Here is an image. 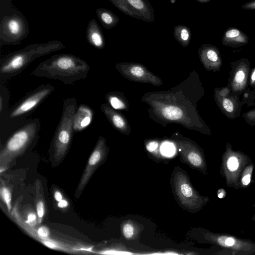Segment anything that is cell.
<instances>
[{"instance_id":"1","label":"cell","mask_w":255,"mask_h":255,"mask_svg":"<svg viewBox=\"0 0 255 255\" xmlns=\"http://www.w3.org/2000/svg\"><path fill=\"white\" fill-rule=\"evenodd\" d=\"M171 89L144 95L141 100L150 106V118L164 126L176 123L189 129H194L191 98L185 91L184 82Z\"/></svg>"},{"instance_id":"2","label":"cell","mask_w":255,"mask_h":255,"mask_svg":"<svg viewBox=\"0 0 255 255\" xmlns=\"http://www.w3.org/2000/svg\"><path fill=\"white\" fill-rule=\"evenodd\" d=\"M90 68L89 64L79 57L70 54H59L40 63L31 75L58 80L70 85L86 79Z\"/></svg>"},{"instance_id":"3","label":"cell","mask_w":255,"mask_h":255,"mask_svg":"<svg viewBox=\"0 0 255 255\" xmlns=\"http://www.w3.org/2000/svg\"><path fill=\"white\" fill-rule=\"evenodd\" d=\"M58 40L34 43L8 54L0 61V80L12 78L22 72L36 58L65 48Z\"/></svg>"},{"instance_id":"4","label":"cell","mask_w":255,"mask_h":255,"mask_svg":"<svg viewBox=\"0 0 255 255\" xmlns=\"http://www.w3.org/2000/svg\"><path fill=\"white\" fill-rule=\"evenodd\" d=\"M40 127L38 118L24 119L19 123L0 150V169L7 167L37 140Z\"/></svg>"},{"instance_id":"5","label":"cell","mask_w":255,"mask_h":255,"mask_svg":"<svg viewBox=\"0 0 255 255\" xmlns=\"http://www.w3.org/2000/svg\"><path fill=\"white\" fill-rule=\"evenodd\" d=\"M50 84L42 85L25 96L6 114L0 117V130L9 126L15 129L19 123L33 111L54 91Z\"/></svg>"},{"instance_id":"6","label":"cell","mask_w":255,"mask_h":255,"mask_svg":"<svg viewBox=\"0 0 255 255\" xmlns=\"http://www.w3.org/2000/svg\"><path fill=\"white\" fill-rule=\"evenodd\" d=\"M77 109L75 98L66 99L63 104L62 113L52 141L53 157L60 161L67 153L74 132L73 121Z\"/></svg>"},{"instance_id":"7","label":"cell","mask_w":255,"mask_h":255,"mask_svg":"<svg viewBox=\"0 0 255 255\" xmlns=\"http://www.w3.org/2000/svg\"><path fill=\"white\" fill-rule=\"evenodd\" d=\"M203 239L210 244L223 248L217 255H249L255 254V243L252 241L226 233L206 231Z\"/></svg>"},{"instance_id":"8","label":"cell","mask_w":255,"mask_h":255,"mask_svg":"<svg viewBox=\"0 0 255 255\" xmlns=\"http://www.w3.org/2000/svg\"><path fill=\"white\" fill-rule=\"evenodd\" d=\"M252 161L239 153L227 152L222 159L220 173L228 187L239 190L241 175L245 167Z\"/></svg>"},{"instance_id":"9","label":"cell","mask_w":255,"mask_h":255,"mask_svg":"<svg viewBox=\"0 0 255 255\" xmlns=\"http://www.w3.org/2000/svg\"><path fill=\"white\" fill-rule=\"evenodd\" d=\"M28 24L17 14L6 16L0 24V45H19L29 33Z\"/></svg>"},{"instance_id":"10","label":"cell","mask_w":255,"mask_h":255,"mask_svg":"<svg viewBox=\"0 0 255 255\" xmlns=\"http://www.w3.org/2000/svg\"><path fill=\"white\" fill-rule=\"evenodd\" d=\"M175 191L182 205L192 209H200L209 199L200 196L191 186L186 175L181 172H177L174 178Z\"/></svg>"},{"instance_id":"11","label":"cell","mask_w":255,"mask_h":255,"mask_svg":"<svg viewBox=\"0 0 255 255\" xmlns=\"http://www.w3.org/2000/svg\"><path fill=\"white\" fill-rule=\"evenodd\" d=\"M125 14L150 22L155 21L153 7L148 0H109Z\"/></svg>"},{"instance_id":"12","label":"cell","mask_w":255,"mask_h":255,"mask_svg":"<svg viewBox=\"0 0 255 255\" xmlns=\"http://www.w3.org/2000/svg\"><path fill=\"white\" fill-rule=\"evenodd\" d=\"M116 69L125 78L132 81L147 83L155 86H161V79L151 72L144 65L134 62H120Z\"/></svg>"},{"instance_id":"13","label":"cell","mask_w":255,"mask_h":255,"mask_svg":"<svg viewBox=\"0 0 255 255\" xmlns=\"http://www.w3.org/2000/svg\"><path fill=\"white\" fill-rule=\"evenodd\" d=\"M107 151L106 139L102 136H100L95 148L89 157L87 165L78 186L76 192L77 197L80 196L96 168L105 158Z\"/></svg>"},{"instance_id":"14","label":"cell","mask_w":255,"mask_h":255,"mask_svg":"<svg viewBox=\"0 0 255 255\" xmlns=\"http://www.w3.org/2000/svg\"><path fill=\"white\" fill-rule=\"evenodd\" d=\"M174 140L182 157L193 167L206 172V164L204 157L192 142L178 132L175 134Z\"/></svg>"},{"instance_id":"15","label":"cell","mask_w":255,"mask_h":255,"mask_svg":"<svg viewBox=\"0 0 255 255\" xmlns=\"http://www.w3.org/2000/svg\"><path fill=\"white\" fill-rule=\"evenodd\" d=\"M101 110L117 130L123 134H130L131 128L126 118L123 114L118 112L107 104H103L101 106Z\"/></svg>"},{"instance_id":"16","label":"cell","mask_w":255,"mask_h":255,"mask_svg":"<svg viewBox=\"0 0 255 255\" xmlns=\"http://www.w3.org/2000/svg\"><path fill=\"white\" fill-rule=\"evenodd\" d=\"M94 115L93 109L88 105L81 104L75 113L73 128L75 132L82 131L88 128L92 123Z\"/></svg>"},{"instance_id":"17","label":"cell","mask_w":255,"mask_h":255,"mask_svg":"<svg viewBox=\"0 0 255 255\" xmlns=\"http://www.w3.org/2000/svg\"><path fill=\"white\" fill-rule=\"evenodd\" d=\"M86 38L90 44L98 49H103L105 46L102 30L94 19L90 20L88 22Z\"/></svg>"},{"instance_id":"18","label":"cell","mask_w":255,"mask_h":255,"mask_svg":"<svg viewBox=\"0 0 255 255\" xmlns=\"http://www.w3.org/2000/svg\"><path fill=\"white\" fill-rule=\"evenodd\" d=\"M96 13L102 26L106 29L114 28L119 22V17L109 9L99 8Z\"/></svg>"},{"instance_id":"19","label":"cell","mask_w":255,"mask_h":255,"mask_svg":"<svg viewBox=\"0 0 255 255\" xmlns=\"http://www.w3.org/2000/svg\"><path fill=\"white\" fill-rule=\"evenodd\" d=\"M248 41V37L243 31L236 27H229L225 31L223 42L226 44H244Z\"/></svg>"},{"instance_id":"20","label":"cell","mask_w":255,"mask_h":255,"mask_svg":"<svg viewBox=\"0 0 255 255\" xmlns=\"http://www.w3.org/2000/svg\"><path fill=\"white\" fill-rule=\"evenodd\" d=\"M105 98L110 105L114 109L128 110L129 103L127 98L122 93L111 92L107 94Z\"/></svg>"},{"instance_id":"21","label":"cell","mask_w":255,"mask_h":255,"mask_svg":"<svg viewBox=\"0 0 255 255\" xmlns=\"http://www.w3.org/2000/svg\"><path fill=\"white\" fill-rule=\"evenodd\" d=\"M175 39L182 46H187L190 42L192 33L190 28L186 25L179 24L173 28Z\"/></svg>"},{"instance_id":"22","label":"cell","mask_w":255,"mask_h":255,"mask_svg":"<svg viewBox=\"0 0 255 255\" xmlns=\"http://www.w3.org/2000/svg\"><path fill=\"white\" fill-rule=\"evenodd\" d=\"M10 93L8 90L2 83L0 85V117L7 112Z\"/></svg>"},{"instance_id":"23","label":"cell","mask_w":255,"mask_h":255,"mask_svg":"<svg viewBox=\"0 0 255 255\" xmlns=\"http://www.w3.org/2000/svg\"><path fill=\"white\" fill-rule=\"evenodd\" d=\"M254 168V164L252 162L249 163L244 169L242 172L240 179V189H244L247 188L251 183Z\"/></svg>"},{"instance_id":"24","label":"cell","mask_w":255,"mask_h":255,"mask_svg":"<svg viewBox=\"0 0 255 255\" xmlns=\"http://www.w3.org/2000/svg\"><path fill=\"white\" fill-rule=\"evenodd\" d=\"M0 197L3 201L5 204L8 212H10L11 210V192L7 187L2 184L0 190Z\"/></svg>"},{"instance_id":"25","label":"cell","mask_w":255,"mask_h":255,"mask_svg":"<svg viewBox=\"0 0 255 255\" xmlns=\"http://www.w3.org/2000/svg\"><path fill=\"white\" fill-rule=\"evenodd\" d=\"M134 233V228L130 223H126L123 227V233L127 239H130L133 236Z\"/></svg>"},{"instance_id":"26","label":"cell","mask_w":255,"mask_h":255,"mask_svg":"<svg viewBox=\"0 0 255 255\" xmlns=\"http://www.w3.org/2000/svg\"><path fill=\"white\" fill-rule=\"evenodd\" d=\"M161 150L163 154L169 156L174 153L175 148L171 143H164L161 146Z\"/></svg>"},{"instance_id":"27","label":"cell","mask_w":255,"mask_h":255,"mask_svg":"<svg viewBox=\"0 0 255 255\" xmlns=\"http://www.w3.org/2000/svg\"><path fill=\"white\" fill-rule=\"evenodd\" d=\"M36 210L38 216V223L40 224L42 222V218L44 214V206L43 202L39 200L36 205Z\"/></svg>"},{"instance_id":"28","label":"cell","mask_w":255,"mask_h":255,"mask_svg":"<svg viewBox=\"0 0 255 255\" xmlns=\"http://www.w3.org/2000/svg\"><path fill=\"white\" fill-rule=\"evenodd\" d=\"M158 142L156 140H150L146 144V148L149 152H152L157 148Z\"/></svg>"},{"instance_id":"29","label":"cell","mask_w":255,"mask_h":255,"mask_svg":"<svg viewBox=\"0 0 255 255\" xmlns=\"http://www.w3.org/2000/svg\"><path fill=\"white\" fill-rule=\"evenodd\" d=\"M223 106L224 109L228 112H232L233 111V104L231 101L228 99H225L223 100Z\"/></svg>"},{"instance_id":"30","label":"cell","mask_w":255,"mask_h":255,"mask_svg":"<svg viewBox=\"0 0 255 255\" xmlns=\"http://www.w3.org/2000/svg\"><path fill=\"white\" fill-rule=\"evenodd\" d=\"M242 8L246 10L255 9V0L247 2L242 5Z\"/></svg>"},{"instance_id":"31","label":"cell","mask_w":255,"mask_h":255,"mask_svg":"<svg viewBox=\"0 0 255 255\" xmlns=\"http://www.w3.org/2000/svg\"><path fill=\"white\" fill-rule=\"evenodd\" d=\"M245 73L243 71H239L236 75L235 80L237 83H241L245 79Z\"/></svg>"},{"instance_id":"32","label":"cell","mask_w":255,"mask_h":255,"mask_svg":"<svg viewBox=\"0 0 255 255\" xmlns=\"http://www.w3.org/2000/svg\"><path fill=\"white\" fill-rule=\"evenodd\" d=\"M36 219V216L34 213H30L27 216V220L25 222L28 225H31V224L33 223Z\"/></svg>"},{"instance_id":"33","label":"cell","mask_w":255,"mask_h":255,"mask_svg":"<svg viewBox=\"0 0 255 255\" xmlns=\"http://www.w3.org/2000/svg\"><path fill=\"white\" fill-rule=\"evenodd\" d=\"M217 195L218 198L222 199L226 196V190L223 188H221L218 190L217 192Z\"/></svg>"},{"instance_id":"34","label":"cell","mask_w":255,"mask_h":255,"mask_svg":"<svg viewBox=\"0 0 255 255\" xmlns=\"http://www.w3.org/2000/svg\"><path fill=\"white\" fill-rule=\"evenodd\" d=\"M68 205V202L64 199H62L60 201L58 202V206L59 208H65Z\"/></svg>"},{"instance_id":"35","label":"cell","mask_w":255,"mask_h":255,"mask_svg":"<svg viewBox=\"0 0 255 255\" xmlns=\"http://www.w3.org/2000/svg\"><path fill=\"white\" fill-rule=\"evenodd\" d=\"M54 197L55 200L57 201V202H59L62 200V194L58 191H56L55 192Z\"/></svg>"},{"instance_id":"36","label":"cell","mask_w":255,"mask_h":255,"mask_svg":"<svg viewBox=\"0 0 255 255\" xmlns=\"http://www.w3.org/2000/svg\"><path fill=\"white\" fill-rule=\"evenodd\" d=\"M196 0L201 3H207V2H209L211 0Z\"/></svg>"},{"instance_id":"37","label":"cell","mask_w":255,"mask_h":255,"mask_svg":"<svg viewBox=\"0 0 255 255\" xmlns=\"http://www.w3.org/2000/svg\"><path fill=\"white\" fill-rule=\"evenodd\" d=\"M254 208H255V202H254ZM252 220L255 221V214L254 215L253 217L252 218Z\"/></svg>"},{"instance_id":"38","label":"cell","mask_w":255,"mask_h":255,"mask_svg":"<svg viewBox=\"0 0 255 255\" xmlns=\"http://www.w3.org/2000/svg\"><path fill=\"white\" fill-rule=\"evenodd\" d=\"M252 79L253 80H255V71L254 72L252 76Z\"/></svg>"},{"instance_id":"39","label":"cell","mask_w":255,"mask_h":255,"mask_svg":"<svg viewBox=\"0 0 255 255\" xmlns=\"http://www.w3.org/2000/svg\"><path fill=\"white\" fill-rule=\"evenodd\" d=\"M170 0V2L172 3H174L175 1L176 0Z\"/></svg>"}]
</instances>
